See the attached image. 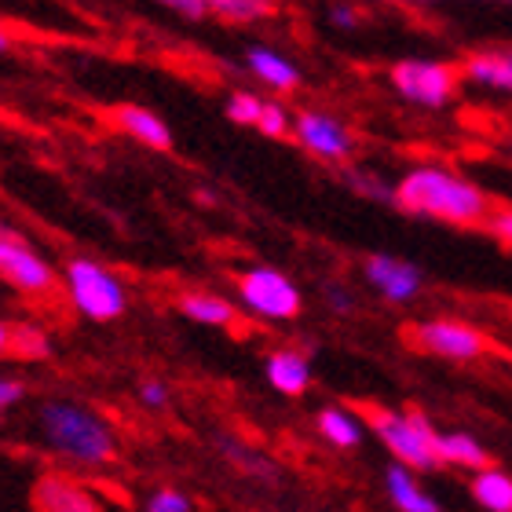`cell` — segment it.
Returning <instances> with one entry per match:
<instances>
[{
    "instance_id": "6da1fadb",
    "label": "cell",
    "mask_w": 512,
    "mask_h": 512,
    "mask_svg": "<svg viewBox=\"0 0 512 512\" xmlns=\"http://www.w3.org/2000/svg\"><path fill=\"white\" fill-rule=\"evenodd\" d=\"M403 213L432 216L454 227H476L487 224L491 202L487 194L469 183L458 172L443 169V165H417L395 183V202Z\"/></svg>"
},
{
    "instance_id": "7a4b0ae2",
    "label": "cell",
    "mask_w": 512,
    "mask_h": 512,
    "mask_svg": "<svg viewBox=\"0 0 512 512\" xmlns=\"http://www.w3.org/2000/svg\"><path fill=\"white\" fill-rule=\"evenodd\" d=\"M37 432L44 447L81 469H107L118 461V436L92 406L70 399H48L37 406Z\"/></svg>"
},
{
    "instance_id": "3957f363",
    "label": "cell",
    "mask_w": 512,
    "mask_h": 512,
    "mask_svg": "<svg viewBox=\"0 0 512 512\" xmlns=\"http://www.w3.org/2000/svg\"><path fill=\"white\" fill-rule=\"evenodd\" d=\"M359 417L374 428V436L384 443V450L392 454L399 465L414 472H432L439 469L436 458V428L421 410H392L381 403H359Z\"/></svg>"
},
{
    "instance_id": "277c9868",
    "label": "cell",
    "mask_w": 512,
    "mask_h": 512,
    "mask_svg": "<svg viewBox=\"0 0 512 512\" xmlns=\"http://www.w3.org/2000/svg\"><path fill=\"white\" fill-rule=\"evenodd\" d=\"M66 297L85 319L92 322H114L128 311V289L114 271L103 264L88 260V256H74L63 271Z\"/></svg>"
},
{
    "instance_id": "5b68a950",
    "label": "cell",
    "mask_w": 512,
    "mask_h": 512,
    "mask_svg": "<svg viewBox=\"0 0 512 512\" xmlns=\"http://www.w3.org/2000/svg\"><path fill=\"white\" fill-rule=\"evenodd\" d=\"M388 81L406 103L439 110L447 107L454 92H458L461 70L450 63H436V59H403V63H395L388 70Z\"/></svg>"
},
{
    "instance_id": "8992f818",
    "label": "cell",
    "mask_w": 512,
    "mask_h": 512,
    "mask_svg": "<svg viewBox=\"0 0 512 512\" xmlns=\"http://www.w3.org/2000/svg\"><path fill=\"white\" fill-rule=\"evenodd\" d=\"M238 297L253 315L267 322H286L300 315V289L297 282L275 267H249L238 275Z\"/></svg>"
},
{
    "instance_id": "52a82bcc",
    "label": "cell",
    "mask_w": 512,
    "mask_h": 512,
    "mask_svg": "<svg viewBox=\"0 0 512 512\" xmlns=\"http://www.w3.org/2000/svg\"><path fill=\"white\" fill-rule=\"evenodd\" d=\"M410 341L428 355L450 359V363H472L487 352V337L476 326L458 319H428L410 330Z\"/></svg>"
},
{
    "instance_id": "ba28073f",
    "label": "cell",
    "mask_w": 512,
    "mask_h": 512,
    "mask_svg": "<svg viewBox=\"0 0 512 512\" xmlns=\"http://www.w3.org/2000/svg\"><path fill=\"white\" fill-rule=\"evenodd\" d=\"M293 139L319 161H348L355 154L352 128L326 110H300L293 118Z\"/></svg>"
},
{
    "instance_id": "9c48e42d",
    "label": "cell",
    "mask_w": 512,
    "mask_h": 512,
    "mask_svg": "<svg viewBox=\"0 0 512 512\" xmlns=\"http://www.w3.org/2000/svg\"><path fill=\"white\" fill-rule=\"evenodd\" d=\"M0 278L11 282L15 289L30 293V297H44L55 289V271L33 246H26L19 235L0 238Z\"/></svg>"
},
{
    "instance_id": "30bf717a",
    "label": "cell",
    "mask_w": 512,
    "mask_h": 512,
    "mask_svg": "<svg viewBox=\"0 0 512 512\" xmlns=\"http://www.w3.org/2000/svg\"><path fill=\"white\" fill-rule=\"evenodd\" d=\"M30 509L33 512H103L92 487L66 472H44L30 487Z\"/></svg>"
},
{
    "instance_id": "8fae6325",
    "label": "cell",
    "mask_w": 512,
    "mask_h": 512,
    "mask_svg": "<svg viewBox=\"0 0 512 512\" xmlns=\"http://www.w3.org/2000/svg\"><path fill=\"white\" fill-rule=\"evenodd\" d=\"M363 275L388 304H410L421 293V286H425L421 271L410 260H399V256H388V253L366 256Z\"/></svg>"
},
{
    "instance_id": "7c38bea8",
    "label": "cell",
    "mask_w": 512,
    "mask_h": 512,
    "mask_svg": "<svg viewBox=\"0 0 512 512\" xmlns=\"http://www.w3.org/2000/svg\"><path fill=\"white\" fill-rule=\"evenodd\" d=\"M458 70L465 81H472V85L512 96V48H483V52H469Z\"/></svg>"
},
{
    "instance_id": "4fadbf2b",
    "label": "cell",
    "mask_w": 512,
    "mask_h": 512,
    "mask_svg": "<svg viewBox=\"0 0 512 512\" xmlns=\"http://www.w3.org/2000/svg\"><path fill=\"white\" fill-rule=\"evenodd\" d=\"M267 384L275 388V392L289 395V399H297V395L308 392L311 384V363L304 352H293V348H282V352H271L267 355Z\"/></svg>"
},
{
    "instance_id": "5bb4252c",
    "label": "cell",
    "mask_w": 512,
    "mask_h": 512,
    "mask_svg": "<svg viewBox=\"0 0 512 512\" xmlns=\"http://www.w3.org/2000/svg\"><path fill=\"white\" fill-rule=\"evenodd\" d=\"M246 66L249 74L256 77V81H264L267 88H275V92H293V88H300V70L293 59H286L282 52H275V48H264V44H253L246 52Z\"/></svg>"
},
{
    "instance_id": "9a60e30c",
    "label": "cell",
    "mask_w": 512,
    "mask_h": 512,
    "mask_svg": "<svg viewBox=\"0 0 512 512\" xmlns=\"http://www.w3.org/2000/svg\"><path fill=\"white\" fill-rule=\"evenodd\" d=\"M114 121H118L121 132H128V136L136 139V143H143V147H150V150H172L169 125H165V121H161L154 110L136 107V103H125V107L114 110Z\"/></svg>"
},
{
    "instance_id": "2e32d148",
    "label": "cell",
    "mask_w": 512,
    "mask_h": 512,
    "mask_svg": "<svg viewBox=\"0 0 512 512\" xmlns=\"http://www.w3.org/2000/svg\"><path fill=\"white\" fill-rule=\"evenodd\" d=\"M384 491H388V498H392V505L399 512H443L436 498L417 483V472L399 465V461L388 465V472H384Z\"/></svg>"
},
{
    "instance_id": "e0dca14e",
    "label": "cell",
    "mask_w": 512,
    "mask_h": 512,
    "mask_svg": "<svg viewBox=\"0 0 512 512\" xmlns=\"http://www.w3.org/2000/svg\"><path fill=\"white\" fill-rule=\"evenodd\" d=\"M436 458L439 465H454V469H469V472H483L494 465L487 447L476 436H469V432H439Z\"/></svg>"
},
{
    "instance_id": "ac0fdd59",
    "label": "cell",
    "mask_w": 512,
    "mask_h": 512,
    "mask_svg": "<svg viewBox=\"0 0 512 512\" xmlns=\"http://www.w3.org/2000/svg\"><path fill=\"white\" fill-rule=\"evenodd\" d=\"M176 308L183 311V319L198 322V326H213V330H227V326H235L238 311L231 300L216 297V293H205V289H187L180 300H176Z\"/></svg>"
},
{
    "instance_id": "d6986e66",
    "label": "cell",
    "mask_w": 512,
    "mask_h": 512,
    "mask_svg": "<svg viewBox=\"0 0 512 512\" xmlns=\"http://www.w3.org/2000/svg\"><path fill=\"white\" fill-rule=\"evenodd\" d=\"M315 425H319V436L326 439V443H333L337 450H355L363 443V417L352 414V410H344V406H326V410H319Z\"/></svg>"
},
{
    "instance_id": "ffe728a7",
    "label": "cell",
    "mask_w": 512,
    "mask_h": 512,
    "mask_svg": "<svg viewBox=\"0 0 512 512\" xmlns=\"http://www.w3.org/2000/svg\"><path fill=\"white\" fill-rule=\"evenodd\" d=\"M472 498L476 505L487 512H512V476L505 469H483V472H472V483H469Z\"/></svg>"
},
{
    "instance_id": "44dd1931",
    "label": "cell",
    "mask_w": 512,
    "mask_h": 512,
    "mask_svg": "<svg viewBox=\"0 0 512 512\" xmlns=\"http://www.w3.org/2000/svg\"><path fill=\"white\" fill-rule=\"evenodd\" d=\"M205 4H209V15L224 22H260L275 11L271 0H205Z\"/></svg>"
},
{
    "instance_id": "7402d4cb",
    "label": "cell",
    "mask_w": 512,
    "mask_h": 512,
    "mask_svg": "<svg viewBox=\"0 0 512 512\" xmlns=\"http://www.w3.org/2000/svg\"><path fill=\"white\" fill-rule=\"evenodd\" d=\"M11 355H19L26 363H37V359L52 355V341L37 326H15V333H11Z\"/></svg>"
},
{
    "instance_id": "603a6c76",
    "label": "cell",
    "mask_w": 512,
    "mask_h": 512,
    "mask_svg": "<svg viewBox=\"0 0 512 512\" xmlns=\"http://www.w3.org/2000/svg\"><path fill=\"white\" fill-rule=\"evenodd\" d=\"M220 450H224L227 458L235 461L238 469L249 472V476H260V480H275V469H271V461L260 458L256 450L242 447V443H235V439H220Z\"/></svg>"
},
{
    "instance_id": "cb8c5ba5",
    "label": "cell",
    "mask_w": 512,
    "mask_h": 512,
    "mask_svg": "<svg viewBox=\"0 0 512 512\" xmlns=\"http://www.w3.org/2000/svg\"><path fill=\"white\" fill-rule=\"evenodd\" d=\"M260 110H264V99L256 96V92H231V96H227V118L235 121V125L256 128Z\"/></svg>"
},
{
    "instance_id": "d4e9b609",
    "label": "cell",
    "mask_w": 512,
    "mask_h": 512,
    "mask_svg": "<svg viewBox=\"0 0 512 512\" xmlns=\"http://www.w3.org/2000/svg\"><path fill=\"white\" fill-rule=\"evenodd\" d=\"M256 128H260L267 139H282L286 132H293V118H289V110L282 107V103H267L264 99V110H260Z\"/></svg>"
},
{
    "instance_id": "484cf974",
    "label": "cell",
    "mask_w": 512,
    "mask_h": 512,
    "mask_svg": "<svg viewBox=\"0 0 512 512\" xmlns=\"http://www.w3.org/2000/svg\"><path fill=\"white\" fill-rule=\"evenodd\" d=\"M143 512H194V505H191V498L183 491H176V487H158V491L147 498Z\"/></svg>"
},
{
    "instance_id": "4316f807",
    "label": "cell",
    "mask_w": 512,
    "mask_h": 512,
    "mask_svg": "<svg viewBox=\"0 0 512 512\" xmlns=\"http://www.w3.org/2000/svg\"><path fill=\"white\" fill-rule=\"evenodd\" d=\"M348 183H352V187L359 194H366V198H377V202H395V187L381 183L377 176H363V172H352V176H348Z\"/></svg>"
},
{
    "instance_id": "83f0119b",
    "label": "cell",
    "mask_w": 512,
    "mask_h": 512,
    "mask_svg": "<svg viewBox=\"0 0 512 512\" xmlns=\"http://www.w3.org/2000/svg\"><path fill=\"white\" fill-rule=\"evenodd\" d=\"M22 399H26V384L15 381V377H0V421H4Z\"/></svg>"
},
{
    "instance_id": "f1b7e54d",
    "label": "cell",
    "mask_w": 512,
    "mask_h": 512,
    "mask_svg": "<svg viewBox=\"0 0 512 512\" xmlns=\"http://www.w3.org/2000/svg\"><path fill=\"white\" fill-rule=\"evenodd\" d=\"M172 399L169 392V384H161V381H143L139 384V403L150 406V410H165Z\"/></svg>"
},
{
    "instance_id": "f546056e",
    "label": "cell",
    "mask_w": 512,
    "mask_h": 512,
    "mask_svg": "<svg viewBox=\"0 0 512 512\" xmlns=\"http://www.w3.org/2000/svg\"><path fill=\"white\" fill-rule=\"evenodd\" d=\"M487 231H491L505 249H512V209H491V216H487Z\"/></svg>"
},
{
    "instance_id": "4dcf8cb0",
    "label": "cell",
    "mask_w": 512,
    "mask_h": 512,
    "mask_svg": "<svg viewBox=\"0 0 512 512\" xmlns=\"http://www.w3.org/2000/svg\"><path fill=\"white\" fill-rule=\"evenodd\" d=\"M154 4L176 11L183 19H209V4L205 0H154Z\"/></svg>"
},
{
    "instance_id": "1f68e13d",
    "label": "cell",
    "mask_w": 512,
    "mask_h": 512,
    "mask_svg": "<svg viewBox=\"0 0 512 512\" xmlns=\"http://www.w3.org/2000/svg\"><path fill=\"white\" fill-rule=\"evenodd\" d=\"M330 22L337 26V30H355V26L363 22V15H359V8H355V4H333Z\"/></svg>"
},
{
    "instance_id": "d6a6232c",
    "label": "cell",
    "mask_w": 512,
    "mask_h": 512,
    "mask_svg": "<svg viewBox=\"0 0 512 512\" xmlns=\"http://www.w3.org/2000/svg\"><path fill=\"white\" fill-rule=\"evenodd\" d=\"M326 304H330L337 315H348V311H355V297L344 286H326Z\"/></svg>"
},
{
    "instance_id": "836d02e7",
    "label": "cell",
    "mask_w": 512,
    "mask_h": 512,
    "mask_svg": "<svg viewBox=\"0 0 512 512\" xmlns=\"http://www.w3.org/2000/svg\"><path fill=\"white\" fill-rule=\"evenodd\" d=\"M11 333H15V326L8 319H0V359L11 355Z\"/></svg>"
},
{
    "instance_id": "e575fe53",
    "label": "cell",
    "mask_w": 512,
    "mask_h": 512,
    "mask_svg": "<svg viewBox=\"0 0 512 512\" xmlns=\"http://www.w3.org/2000/svg\"><path fill=\"white\" fill-rule=\"evenodd\" d=\"M11 48H15V37H11V33L0 26V55H8Z\"/></svg>"
},
{
    "instance_id": "d590c367",
    "label": "cell",
    "mask_w": 512,
    "mask_h": 512,
    "mask_svg": "<svg viewBox=\"0 0 512 512\" xmlns=\"http://www.w3.org/2000/svg\"><path fill=\"white\" fill-rule=\"evenodd\" d=\"M0 238H15V227H8L4 220H0Z\"/></svg>"
},
{
    "instance_id": "8d00e7d4",
    "label": "cell",
    "mask_w": 512,
    "mask_h": 512,
    "mask_svg": "<svg viewBox=\"0 0 512 512\" xmlns=\"http://www.w3.org/2000/svg\"><path fill=\"white\" fill-rule=\"evenodd\" d=\"M392 4H436V0H392Z\"/></svg>"
},
{
    "instance_id": "74e56055",
    "label": "cell",
    "mask_w": 512,
    "mask_h": 512,
    "mask_svg": "<svg viewBox=\"0 0 512 512\" xmlns=\"http://www.w3.org/2000/svg\"><path fill=\"white\" fill-rule=\"evenodd\" d=\"M494 4H512V0H494Z\"/></svg>"
}]
</instances>
